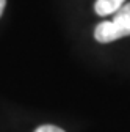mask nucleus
<instances>
[{
	"mask_svg": "<svg viewBox=\"0 0 130 132\" xmlns=\"http://www.w3.org/2000/svg\"><path fill=\"white\" fill-rule=\"evenodd\" d=\"M130 36V3H124L111 21H104L94 30V38L99 43H111Z\"/></svg>",
	"mask_w": 130,
	"mask_h": 132,
	"instance_id": "nucleus-1",
	"label": "nucleus"
},
{
	"mask_svg": "<svg viewBox=\"0 0 130 132\" xmlns=\"http://www.w3.org/2000/svg\"><path fill=\"white\" fill-rule=\"evenodd\" d=\"M124 3H125V0H96L94 10L99 16L115 14Z\"/></svg>",
	"mask_w": 130,
	"mask_h": 132,
	"instance_id": "nucleus-2",
	"label": "nucleus"
},
{
	"mask_svg": "<svg viewBox=\"0 0 130 132\" xmlns=\"http://www.w3.org/2000/svg\"><path fill=\"white\" fill-rule=\"evenodd\" d=\"M35 132H64V130L57 126H52V124H44V126H39Z\"/></svg>",
	"mask_w": 130,
	"mask_h": 132,
	"instance_id": "nucleus-3",
	"label": "nucleus"
},
{
	"mask_svg": "<svg viewBox=\"0 0 130 132\" xmlns=\"http://www.w3.org/2000/svg\"><path fill=\"white\" fill-rule=\"evenodd\" d=\"M5 5H6V0H0V16L5 11Z\"/></svg>",
	"mask_w": 130,
	"mask_h": 132,
	"instance_id": "nucleus-4",
	"label": "nucleus"
}]
</instances>
